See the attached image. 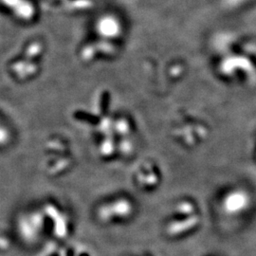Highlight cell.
Returning a JSON list of instances; mask_svg holds the SVG:
<instances>
[{"instance_id": "1", "label": "cell", "mask_w": 256, "mask_h": 256, "mask_svg": "<svg viewBox=\"0 0 256 256\" xmlns=\"http://www.w3.org/2000/svg\"><path fill=\"white\" fill-rule=\"evenodd\" d=\"M131 212L132 205L130 204V202L120 200L118 202H113V204H108L101 207L98 212V216L102 220H108L114 216L124 218L129 216Z\"/></svg>"}, {"instance_id": "2", "label": "cell", "mask_w": 256, "mask_h": 256, "mask_svg": "<svg viewBox=\"0 0 256 256\" xmlns=\"http://www.w3.org/2000/svg\"><path fill=\"white\" fill-rule=\"evenodd\" d=\"M250 205V196L246 192L236 191L229 194L225 202L224 206L230 214H238L246 210Z\"/></svg>"}, {"instance_id": "3", "label": "cell", "mask_w": 256, "mask_h": 256, "mask_svg": "<svg viewBox=\"0 0 256 256\" xmlns=\"http://www.w3.org/2000/svg\"><path fill=\"white\" fill-rule=\"evenodd\" d=\"M200 216L194 214L187 220H184L182 221H174L170 223L166 228V232L169 236H174L194 228L200 223Z\"/></svg>"}, {"instance_id": "4", "label": "cell", "mask_w": 256, "mask_h": 256, "mask_svg": "<svg viewBox=\"0 0 256 256\" xmlns=\"http://www.w3.org/2000/svg\"><path fill=\"white\" fill-rule=\"evenodd\" d=\"M176 212L180 214H191L194 212V206L192 205L191 202H180L176 205Z\"/></svg>"}, {"instance_id": "5", "label": "cell", "mask_w": 256, "mask_h": 256, "mask_svg": "<svg viewBox=\"0 0 256 256\" xmlns=\"http://www.w3.org/2000/svg\"><path fill=\"white\" fill-rule=\"evenodd\" d=\"M39 50H40V45L37 44V43H34L32 46H30V48H28L26 57H25V62L28 64L30 60L32 57H34L39 52Z\"/></svg>"}, {"instance_id": "6", "label": "cell", "mask_w": 256, "mask_h": 256, "mask_svg": "<svg viewBox=\"0 0 256 256\" xmlns=\"http://www.w3.org/2000/svg\"><path fill=\"white\" fill-rule=\"evenodd\" d=\"M36 64H28L27 68H26L24 70H22L21 72L18 74V75L19 78H25V77H27L28 75L36 72Z\"/></svg>"}, {"instance_id": "7", "label": "cell", "mask_w": 256, "mask_h": 256, "mask_svg": "<svg viewBox=\"0 0 256 256\" xmlns=\"http://www.w3.org/2000/svg\"><path fill=\"white\" fill-rule=\"evenodd\" d=\"M9 138L8 132L4 128H0V144H4Z\"/></svg>"}]
</instances>
